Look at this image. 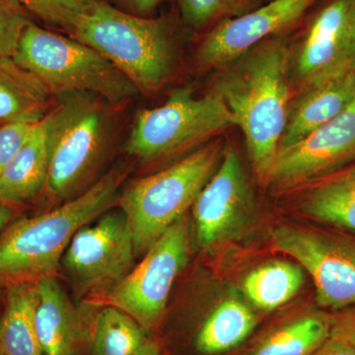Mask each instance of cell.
<instances>
[{
    "label": "cell",
    "instance_id": "cell-1",
    "mask_svg": "<svg viewBox=\"0 0 355 355\" xmlns=\"http://www.w3.org/2000/svg\"><path fill=\"white\" fill-rule=\"evenodd\" d=\"M291 62L288 42L272 37L222 67L214 86L244 135L261 182H268L288 120Z\"/></svg>",
    "mask_w": 355,
    "mask_h": 355
},
{
    "label": "cell",
    "instance_id": "cell-2",
    "mask_svg": "<svg viewBox=\"0 0 355 355\" xmlns=\"http://www.w3.org/2000/svg\"><path fill=\"white\" fill-rule=\"evenodd\" d=\"M128 175L116 166L57 209L26 217L0 234V286L53 277L79 229L111 209Z\"/></svg>",
    "mask_w": 355,
    "mask_h": 355
},
{
    "label": "cell",
    "instance_id": "cell-3",
    "mask_svg": "<svg viewBox=\"0 0 355 355\" xmlns=\"http://www.w3.org/2000/svg\"><path fill=\"white\" fill-rule=\"evenodd\" d=\"M70 37L99 51L139 93L157 92L171 74L174 46L164 20L133 15L92 0Z\"/></svg>",
    "mask_w": 355,
    "mask_h": 355
},
{
    "label": "cell",
    "instance_id": "cell-4",
    "mask_svg": "<svg viewBox=\"0 0 355 355\" xmlns=\"http://www.w3.org/2000/svg\"><path fill=\"white\" fill-rule=\"evenodd\" d=\"M53 96L87 93L111 104L139 94L132 81L88 44L30 23L12 57Z\"/></svg>",
    "mask_w": 355,
    "mask_h": 355
},
{
    "label": "cell",
    "instance_id": "cell-5",
    "mask_svg": "<svg viewBox=\"0 0 355 355\" xmlns=\"http://www.w3.org/2000/svg\"><path fill=\"white\" fill-rule=\"evenodd\" d=\"M217 144L191 153L162 171L130 184L119 198L127 217L137 256L154 243L193 207L221 159Z\"/></svg>",
    "mask_w": 355,
    "mask_h": 355
},
{
    "label": "cell",
    "instance_id": "cell-6",
    "mask_svg": "<svg viewBox=\"0 0 355 355\" xmlns=\"http://www.w3.org/2000/svg\"><path fill=\"white\" fill-rule=\"evenodd\" d=\"M48 113L51 161L44 191L55 202L69 200L101 162L113 125L104 100L87 93L55 96Z\"/></svg>",
    "mask_w": 355,
    "mask_h": 355
},
{
    "label": "cell",
    "instance_id": "cell-7",
    "mask_svg": "<svg viewBox=\"0 0 355 355\" xmlns=\"http://www.w3.org/2000/svg\"><path fill=\"white\" fill-rule=\"evenodd\" d=\"M232 125V114L216 93L197 97L191 89H180L164 104L137 114L127 150L140 160H156L198 146Z\"/></svg>",
    "mask_w": 355,
    "mask_h": 355
},
{
    "label": "cell",
    "instance_id": "cell-8",
    "mask_svg": "<svg viewBox=\"0 0 355 355\" xmlns=\"http://www.w3.org/2000/svg\"><path fill=\"white\" fill-rule=\"evenodd\" d=\"M272 244L309 273L319 306L334 310L355 306V237L284 224L272 231Z\"/></svg>",
    "mask_w": 355,
    "mask_h": 355
},
{
    "label": "cell",
    "instance_id": "cell-9",
    "mask_svg": "<svg viewBox=\"0 0 355 355\" xmlns=\"http://www.w3.org/2000/svg\"><path fill=\"white\" fill-rule=\"evenodd\" d=\"M190 247L186 216L168 229L144 254L139 265L105 296L146 330L153 329L164 314L178 275L188 260Z\"/></svg>",
    "mask_w": 355,
    "mask_h": 355
},
{
    "label": "cell",
    "instance_id": "cell-10",
    "mask_svg": "<svg viewBox=\"0 0 355 355\" xmlns=\"http://www.w3.org/2000/svg\"><path fill=\"white\" fill-rule=\"evenodd\" d=\"M135 257L127 217L121 209H109L77 231L60 266L84 293L109 292L132 270Z\"/></svg>",
    "mask_w": 355,
    "mask_h": 355
},
{
    "label": "cell",
    "instance_id": "cell-11",
    "mask_svg": "<svg viewBox=\"0 0 355 355\" xmlns=\"http://www.w3.org/2000/svg\"><path fill=\"white\" fill-rule=\"evenodd\" d=\"M196 237L211 251L244 232L253 217V195L234 149H225L220 162L193 203Z\"/></svg>",
    "mask_w": 355,
    "mask_h": 355
},
{
    "label": "cell",
    "instance_id": "cell-12",
    "mask_svg": "<svg viewBox=\"0 0 355 355\" xmlns=\"http://www.w3.org/2000/svg\"><path fill=\"white\" fill-rule=\"evenodd\" d=\"M355 162V100L343 113L291 146L277 150L268 183L297 188Z\"/></svg>",
    "mask_w": 355,
    "mask_h": 355
},
{
    "label": "cell",
    "instance_id": "cell-13",
    "mask_svg": "<svg viewBox=\"0 0 355 355\" xmlns=\"http://www.w3.org/2000/svg\"><path fill=\"white\" fill-rule=\"evenodd\" d=\"M294 72L303 90L355 73V0H331L318 12Z\"/></svg>",
    "mask_w": 355,
    "mask_h": 355
},
{
    "label": "cell",
    "instance_id": "cell-14",
    "mask_svg": "<svg viewBox=\"0 0 355 355\" xmlns=\"http://www.w3.org/2000/svg\"><path fill=\"white\" fill-rule=\"evenodd\" d=\"M317 0H272L239 17L214 26L200 44L203 67L222 69L266 40L297 22Z\"/></svg>",
    "mask_w": 355,
    "mask_h": 355
},
{
    "label": "cell",
    "instance_id": "cell-15",
    "mask_svg": "<svg viewBox=\"0 0 355 355\" xmlns=\"http://www.w3.org/2000/svg\"><path fill=\"white\" fill-rule=\"evenodd\" d=\"M35 324L43 355H79L83 324L69 296L53 277L36 282Z\"/></svg>",
    "mask_w": 355,
    "mask_h": 355
},
{
    "label": "cell",
    "instance_id": "cell-16",
    "mask_svg": "<svg viewBox=\"0 0 355 355\" xmlns=\"http://www.w3.org/2000/svg\"><path fill=\"white\" fill-rule=\"evenodd\" d=\"M51 161L48 114L34 123L22 146L0 178V202L22 205L44 190Z\"/></svg>",
    "mask_w": 355,
    "mask_h": 355
},
{
    "label": "cell",
    "instance_id": "cell-17",
    "mask_svg": "<svg viewBox=\"0 0 355 355\" xmlns=\"http://www.w3.org/2000/svg\"><path fill=\"white\" fill-rule=\"evenodd\" d=\"M355 100V73L305 89L289 110L279 146H291L343 113Z\"/></svg>",
    "mask_w": 355,
    "mask_h": 355
},
{
    "label": "cell",
    "instance_id": "cell-18",
    "mask_svg": "<svg viewBox=\"0 0 355 355\" xmlns=\"http://www.w3.org/2000/svg\"><path fill=\"white\" fill-rule=\"evenodd\" d=\"M53 96L12 57H0V125L38 123L53 108Z\"/></svg>",
    "mask_w": 355,
    "mask_h": 355
},
{
    "label": "cell",
    "instance_id": "cell-19",
    "mask_svg": "<svg viewBox=\"0 0 355 355\" xmlns=\"http://www.w3.org/2000/svg\"><path fill=\"white\" fill-rule=\"evenodd\" d=\"M300 207L310 218L355 234V165L318 180Z\"/></svg>",
    "mask_w": 355,
    "mask_h": 355
},
{
    "label": "cell",
    "instance_id": "cell-20",
    "mask_svg": "<svg viewBox=\"0 0 355 355\" xmlns=\"http://www.w3.org/2000/svg\"><path fill=\"white\" fill-rule=\"evenodd\" d=\"M0 315V355H43L35 324L36 282L7 286Z\"/></svg>",
    "mask_w": 355,
    "mask_h": 355
},
{
    "label": "cell",
    "instance_id": "cell-21",
    "mask_svg": "<svg viewBox=\"0 0 355 355\" xmlns=\"http://www.w3.org/2000/svg\"><path fill=\"white\" fill-rule=\"evenodd\" d=\"M257 326L254 313L241 301L227 299L209 315L196 338V347L205 355L234 349L251 335Z\"/></svg>",
    "mask_w": 355,
    "mask_h": 355
},
{
    "label": "cell",
    "instance_id": "cell-22",
    "mask_svg": "<svg viewBox=\"0 0 355 355\" xmlns=\"http://www.w3.org/2000/svg\"><path fill=\"white\" fill-rule=\"evenodd\" d=\"M304 284V272L297 263L272 261L248 273L243 282L245 295L259 309L270 311L286 304Z\"/></svg>",
    "mask_w": 355,
    "mask_h": 355
},
{
    "label": "cell",
    "instance_id": "cell-23",
    "mask_svg": "<svg viewBox=\"0 0 355 355\" xmlns=\"http://www.w3.org/2000/svg\"><path fill=\"white\" fill-rule=\"evenodd\" d=\"M331 336V317L308 314L270 334L251 355H312Z\"/></svg>",
    "mask_w": 355,
    "mask_h": 355
},
{
    "label": "cell",
    "instance_id": "cell-24",
    "mask_svg": "<svg viewBox=\"0 0 355 355\" xmlns=\"http://www.w3.org/2000/svg\"><path fill=\"white\" fill-rule=\"evenodd\" d=\"M146 331L127 313L106 305L96 317L90 355H135L148 340Z\"/></svg>",
    "mask_w": 355,
    "mask_h": 355
},
{
    "label": "cell",
    "instance_id": "cell-25",
    "mask_svg": "<svg viewBox=\"0 0 355 355\" xmlns=\"http://www.w3.org/2000/svg\"><path fill=\"white\" fill-rule=\"evenodd\" d=\"M259 3L260 0H179L184 23L197 30L239 17L259 7Z\"/></svg>",
    "mask_w": 355,
    "mask_h": 355
},
{
    "label": "cell",
    "instance_id": "cell-26",
    "mask_svg": "<svg viewBox=\"0 0 355 355\" xmlns=\"http://www.w3.org/2000/svg\"><path fill=\"white\" fill-rule=\"evenodd\" d=\"M32 15L71 36L92 0H18Z\"/></svg>",
    "mask_w": 355,
    "mask_h": 355
},
{
    "label": "cell",
    "instance_id": "cell-27",
    "mask_svg": "<svg viewBox=\"0 0 355 355\" xmlns=\"http://www.w3.org/2000/svg\"><path fill=\"white\" fill-rule=\"evenodd\" d=\"M30 23V13L18 0H0V57H13Z\"/></svg>",
    "mask_w": 355,
    "mask_h": 355
},
{
    "label": "cell",
    "instance_id": "cell-28",
    "mask_svg": "<svg viewBox=\"0 0 355 355\" xmlns=\"http://www.w3.org/2000/svg\"><path fill=\"white\" fill-rule=\"evenodd\" d=\"M34 123L0 125V178L22 146Z\"/></svg>",
    "mask_w": 355,
    "mask_h": 355
},
{
    "label": "cell",
    "instance_id": "cell-29",
    "mask_svg": "<svg viewBox=\"0 0 355 355\" xmlns=\"http://www.w3.org/2000/svg\"><path fill=\"white\" fill-rule=\"evenodd\" d=\"M331 336L347 343L355 354V306L331 317Z\"/></svg>",
    "mask_w": 355,
    "mask_h": 355
},
{
    "label": "cell",
    "instance_id": "cell-30",
    "mask_svg": "<svg viewBox=\"0 0 355 355\" xmlns=\"http://www.w3.org/2000/svg\"><path fill=\"white\" fill-rule=\"evenodd\" d=\"M114 1L120 6L121 10L125 12L146 17V15L155 10L156 7L163 0H114Z\"/></svg>",
    "mask_w": 355,
    "mask_h": 355
},
{
    "label": "cell",
    "instance_id": "cell-31",
    "mask_svg": "<svg viewBox=\"0 0 355 355\" xmlns=\"http://www.w3.org/2000/svg\"><path fill=\"white\" fill-rule=\"evenodd\" d=\"M312 355H355L354 350L340 338L330 336Z\"/></svg>",
    "mask_w": 355,
    "mask_h": 355
},
{
    "label": "cell",
    "instance_id": "cell-32",
    "mask_svg": "<svg viewBox=\"0 0 355 355\" xmlns=\"http://www.w3.org/2000/svg\"><path fill=\"white\" fill-rule=\"evenodd\" d=\"M12 218V210L8 205L0 202V234L7 227V224Z\"/></svg>",
    "mask_w": 355,
    "mask_h": 355
},
{
    "label": "cell",
    "instance_id": "cell-33",
    "mask_svg": "<svg viewBox=\"0 0 355 355\" xmlns=\"http://www.w3.org/2000/svg\"><path fill=\"white\" fill-rule=\"evenodd\" d=\"M135 355H161V354L160 349H159L158 345L155 343L147 340L144 347Z\"/></svg>",
    "mask_w": 355,
    "mask_h": 355
},
{
    "label": "cell",
    "instance_id": "cell-34",
    "mask_svg": "<svg viewBox=\"0 0 355 355\" xmlns=\"http://www.w3.org/2000/svg\"><path fill=\"white\" fill-rule=\"evenodd\" d=\"M2 297H3V293H2L1 286H0V303H1Z\"/></svg>",
    "mask_w": 355,
    "mask_h": 355
}]
</instances>
